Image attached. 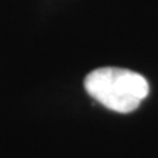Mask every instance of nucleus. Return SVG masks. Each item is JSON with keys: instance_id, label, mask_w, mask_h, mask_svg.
I'll use <instances>...</instances> for the list:
<instances>
[{"instance_id": "1", "label": "nucleus", "mask_w": 158, "mask_h": 158, "mask_svg": "<svg viewBox=\"0 0 158 158\" xmlns=\"http://www.w3.org/2000/svg\"><path fill=\"white\" fill-rule=\"evenodd\" d=\"M85 89L94 100L117 113H132L149 92L142 75L122 68H100L85 78Z\"/></svg>"}]
</instances>
